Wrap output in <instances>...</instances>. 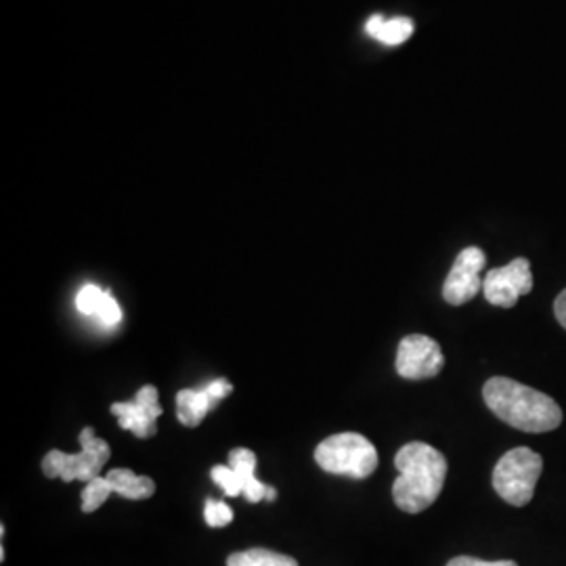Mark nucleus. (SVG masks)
Returning a JSON list of instances; mask_svg holds the SVG:
<instances>
[{
	"instance_id": "1",
	"label": "nucleus",
	"mask_w": 566,
	"mask_h": 566,
	"mask_svg": "<svg viewBox=\"0 0 566 566\" xmlns=\"http://www.w3.org/2000/svg\"><path fill=\"white\" fill-rule=\"evenodd\" d=\"M399 476L392 485V500L407 514H420L432 506L446 485V455L428 443H407L395 455Z\"/></svg>"
},
{
	"instance_id": "2",
	"label": "nucleus",
	"mask_w": 566,
	"mask_h": 566,
	"mask_svg": "<svg viewBox=\"0 0 566 566\" xmlns=\"http://www.w3.org/2000/svg\"><path fill=\"white\" fill-rule=\"evenodd\" d=\"M483 399L502 422L523 432H549L563 422V409L552 397L510 378H491Z\"/></svg>"
},
{
	"instance_id": "3",
	"label": "nucleus",
	"mask_w": 566,
	"mask_h": 566,
	"mask_svg": "<svg viewBox=\"0 0 566 566\" xmlns=\"http://www.w3.org/2000/svg\"><path fill=\"white\" fill-rule=\"evenodd\" d=\"M315 462L322 470L338 476L367 479L378 468V451L369 439L357 432H340L327 437L315 449Z\"/></svg>"
},
{
	"instance_id": "4",
	"label": "nucleus",
	"mask_w": 566,
	"mask_h": 566,
	"mask_svg": "<svg viewBox=\"0 0 566 566\" xmlns=\"http://www.w3.org/2000/svg\"><path fill=\"white\" fill-rule=\"evenodd\" d=\"M81 451L78 453H63L53 449L42 460V472L49 479H61L65 483L84 481L91 483L93 479L103 476L105 462L112 458L109 446L95 434V428L86 426L81 432Z\"/></svg>"
},
{
	"instance_id": "5",
	"label": "nucleus",
	"mask_w": 566,
	"mask_h": 566,
	"mask_svg": "<svg viewBox=\"0 0 566 566\" xmlns=\"http://www.w3.org/2000/svg\"><path fill=\"white\" fill-rule=\"evenodd\" d=\"M544 460L528 447L510 449L493 470V489L510 506L523 507L533 500Z\"/></svg>"
},
{
	"instance_id": "6",
	"label": "nucleus",
	"mask_w": 566,
	"mask_h": 566,
	"mask_svg": "<svg viewBox=\"0 0 566 566\" xmlns=\"http://www.w3.org/2000/svg\"><path fill=\"white\" fill-rule=\"evenodd\" d=\"M446 365L443 350L437 340L411 334L399 344L397 350V374L405 380H426L439 376Z\"/></svg>"
},
{
	"instance_id": "7",
	"label": "nucleus",
	"mask_w": 566,
	"mask_h": 566,
	"mask_svg": "<svg viewBox=\"0 0 566 566\" xmlns=\"http://www.w3.org/2000/svg\"><path fill=\"white\" fill-rule=\"evenodd\" d=\"M533 273L526 259H514L506 266L491 269L483 280V294L486 303L512 308L521 296L531 294Z\"/></svg>"
},
{
	"instance_id": "8",
	"label": "nucleus",
	"mask_w": 566,
	"mask_h": 566,
	"mask_svg": "<svg viewBox=\"0 0 566 566\" xmlns=\"http://www.w3.org/2000/svg\"><path fill=\"white\" fill-rule=\"evenodd\" d=\"M485 252L476 245L464 248L458 254L443 285V298L447 303L453 306L470 303L483 290L485 277H481V271L485 269Z\"/></svg>"
},
{
	"instance_id": "9",
	"label": "nucleus",
	"mask_w": 566,
	"mask_h": 566,
	"mask_svg": "<svg viewBox=\"0 0 566 566\" xmlns=\"http://www.w3.org/2000/svg\"><path fill=\"white\" fill-rule=\"evenodd\" d=\"M112 413L118 418L124 430H130L137 439H149L158 432L156 420L163 416L156 386H143L137 397L128 403L112 405Z\"/></svg>"
},
{
	"instance_id": "10",
	"label": "nucleus",
	"mask_w": 566,
	"mask_h": 566,
	"mask_svg": "<svg viewBox=\"0 0 566 566\" xmlns=\"http://www.w3.org/2000/svg\"><path fill=\"white\" fill-rule=\"evenodd\" d=\"M231 392H233V386L224 378L212 380L210 385L203 386L202 390L182 388L177 395L179 422L189 426V428L202 424L203 418L217 407L219 401L227 399Z\"/></svg>"
},
{
	"instance_id": "11",
	"label": "nucleus",
	"mask_w": 566,
	"mask_h": 566,
	"mask_svg": "<svg viewBox=\"0 0 566 566\" xmlns=\"http://www.w3.org/2000/svg\"><path fill=\"white\" fill-rule=\"evenodd\" d=\"M76 308L84 317L97 319V324L112 329L122 322V308L112 292L103 290L95 283L82 285L81 292L76 294Z\"/></svg>"
},
{
	"instance_id": "12",
	"label": "nucleus",
	"mask_w": 566,
	"mask_h": 566,
	"mask_svg": "<svg viewBox=\"0 0 566 566\" xmlns=\"http://www.w3.org/2000/svg\"><path fill=\"white\" fill-rule=\"evenodd\" d=\"M229 465L238 472V476L242 479L243 485V497L250 502V504H259V502H273L275 497H277V491L273 489V486L264 485L261 483L259 479H256V474H254V470H256V455H254V451H250V449H233L231 453H229Z\"/></svg>"
},
{
	"instance_id": "13",
	"label": "nucleus",
	"mask_w": 566,
	"mask_h": 566,
	"mask_svg": "<svg viewBox=\"0 0 566 566\" xmlns=\"http://www.w3.org/2000/svg\"><path fill=\"white\" fill-rule=\"evenodd\" d=\"M365 32L374 41L382 42L386 46H399L411 39L413 34V21L409 18H395L385 20L380 13L371 15L365 23Z\"/></svg>"
},
{
	"instance_id": "14",
	"label": "nucleus",
	"mask_w": 566,
	"mask_h": 566,
	"mask_svg": "<svg viewBox=\"0 0 566 566\" xmlns=\"http://www.w3.org/2000/svg\"><path fill=\"white\" fill-rule=\"evenodd\" d=\"M105 476L114 486V493H118L126 500H133V502L147 500L156 493V483L149 476H139L128 468H114Z\"/></svg>"
},
{
	"instance_id": "15",
	"label": "nucleus",
	"mask_w": 566,
	"mask_h": 566,
	"mask_svg": "<svg viewBox=\"0 0 566 566\" xmlns=\"http://www.w3.org/2000/svg\"><path fill=\"white\" fill-rule=\"evenodd\" d=\"M227 566H298L292 556H285L273 549L252 547L245 552H235L227 558Z\"/></svg>"
},
{
	"instance_id": "16",
	"label": "nucleus",
	"mask_w": 566,
	"mask_h": 566,
	"mask_svg": "<svg viewBox=\"0 0 566 566\" xmlns=\"http://www.w3.org/2000/svg\"><path fill=\"white\" fill-rule=\"evenodd\" d=\"M114 493V486L107 481V476H97L91 483H86L82 489V512L91 514L109 500V495Z\"/></svg>"
},
{
	"instance_id": "17",
	"label": "nucleus",
	"mask_w": 566,
	"mask_h": 566,
	"mask_svg": "<svg viewBox=\"0 0 566 566\" xmlns=\"http://www.w3.org/2000/svg\"><path fill=\"white\" fill-rule=\"evenodd\" d=\"M210 476H212V481H214L217 485L223 489V493L227 497L243 495L242 479L238 476V472H235L231 465H214V468L210 470Z\"/></svg>"
},
{
	"instance_id": "18",
	"label": "nucleus",
	"mask_w": 566,
	"mask_h": 566,
	"mask_svg": "<svg viewBox=\"0 0 566 566\" xmlns=\"http://www.w3.org/2000/svg\"><path fill=\"white\" fill-rule=\"evenodd\" d=\"M203 518H206V525L212 526V528H221V526H227L233 521V510L227 506L224 502L208 500L206 507H203Z\"/></svg>"
},
{
	"instance_id": "19",
	"label": "nucleus",
	"mask_w": 566,
	"mask_h": 566,
	"mask_svg": "<svg viewBox=\"0 0 566 566\" xmlns=\"http://www.w3.org/2000/svg\"><path fill=\"white\" fill-rule=\"evenodd\" d=\"M447 566H518L512 560H479L472 556H458Z\"/></svg>"
},
{
	"instance_id": "20",
	"label": "nucleus",
	"mask_w": 566,
	"mask_h": 566,
	"mask_svg": "<svg viewBox=\"0 0 566 566\" xmlns=\"http://www.w3.org/2000/svg\"><path fill=\"white\" fill-rule=\"evenodd\" d=\"M554 313H556L558 324L563 325L566 329V290L565 292H560V296L556 298V303H554Z\"/></svg>"
}]
</instances>
